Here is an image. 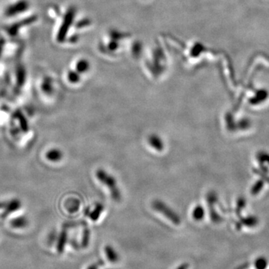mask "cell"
Returning a JSON list of instances; mask_svg holds the SVG:
<instances>
[{
	"label": "cell",
	"instance_id": "obj_7",
	"mask_svg": "<svg viewBox=\"0 0 269 269\" xmlns=\"http://www.w3.org/2000/svg\"><path fill=\"white\" fill-rule=\"evenodd\" d=\"M47 158L50 161L57 162L62 160V157H63V153H62L61 150H58V149H53V150L47 153Z\"/></svg>",
	"mask_w": 269,
	"mask_h": 269
},
{
	"label": "cell",
	"instance_id": "obj_11",
	"mask_svg": "<svg viewBox=\"0 0 269 269\" xmlns=\"http://www.w3.org/2000/svg\"><path fill=\"white\" fill-rule=\"evenodd\" d=\"M189 264L187 263H183L180 266H178L176 269H189Z\"/></svg>",
	"mask_w": 269,
	"mask_h": 269
},
{
	"label": "cell",
	"instance_id": "obj_5",
	"mask_svg": "<svg viewBox=\"0 0 269 269\" xmlns=\"http://www.w3.org/2000/svg\"><path fill=\"white\" fill-rule=\"evenodd\" d=\"M104 251H105L107 259L111 263H117L119 260V256H118V253L115 251V248H112L111 245L105 246Z\"/></svg>",
	"mask_w": 269,
	"mask_h": 269
},
{
	"label": "cell",
	"instance_id": "obj_12",
	"mask_svg": "<svg viewBox=\"0 0 269 269\" xmlns=\"http://www.w3.org/2000/svg\"><path fill=\"white\" fill-rule=\"evenodd\" d=\"M87 269H98V263H94V264L91 265V266L87 268Z\"/></svg>",
	"mask_w": 269,
	"mask_h": 269
},
{
	"label": "cell",
	"instance_id": "obj_8",
	"mask_svg": "<svg viewBox=\"0 0 269 269\" xmlns=\"http://www.w3.org/2000/svg\"><path fill=\"white\" fill-rule=\"evenodd\" d=\"M192 217L196 221L203 219V217H204V209L200 205L195 206L194 208L193 212H192Z\"/></svg>",
	"mask_w": 269,
	"mask_h": 269
},
{
	"label": "cell",
	"instance_id": "obj_6",
	"mask_svg": "<svg viewBox=\"0 0 269 269\" xmlns=\"http://www.w3.org/2000/svg\"><path fill=\"white\" fill-rule=\"evenodd\" d=\"M67 240V231L64 230L61 233L59 239H58L57 251L59 254H62L63 253L65 245H66Z\"/></svg>",
	"mask_w": 269,
	"mask_h": 269
},
{
	"label": "cell",
	"instance_id": "obj_1",
	"mask_svg": "<svg viewBox=\"0 0 269 269\" xmlns=\"http://www.w3.org/2000/svg\"><path fill=\"white\" fill-rule=\"evenodd\" d=\"M96 176L100 183L108 188L112 200L116 202L121 201L122 195L121 190L118 187L116 179L103 169H98L96 171Z\"/></svg>",
	"mask_w": 269,
	"mask_h": 269
},
{
	"label": "cell",
	"instance_id": "obj_2",
	"mask_svg": "<svg viewBox=\"0 0 269 269\" xmlns=\"http://www.w3.org/2000/svg\"><path fill=\"white\" fill-rule=\"evenodd\" d=\"M151 206L153 210L162 214L172 224H175V225H179L181 224L180 216L163 201H160V200H155L152 202Z\"/></svg>",
	"mask_w": 269,
	"mask_h": 269
},
{
	"label": "cell",
	"instance_id": "obj_10",
	"mask_svg": "<svg viewBox=\"0 0 269 269\" xmlns=\"http://www.w3.org/2000/svg\"><path fill=\"white\" fill-rule=\"evenodd\" d=\"M90 237H91V233H90L89 230L85 229L83 232V236H82V247L83 248H87L88 244H89Z\"/></svg>",
	"mask_w": 269,
	"mask_h": 269
},
{
	"label": "cell",
	"instance_id": "obj_4",
	"mask_svg": "<svg viewBox=\"0 0 269 269\" xmlns=\"http://www.w3.org/2000/svg\"><path fill=\"white\" fill-rule=\"evenodd\" d=\"M104 210V206L101 203H97L93 210H90V209H86L85 213L87 216L89 217L92 221H96L99 219L101 214Z\"/></svg>",
	"mask_w": 269,
	"mask_h": 269
},
{
	"label": "cell",
	"instance_id": "obj_3",
	"mask_svg": "<svg viewBox=\"0 0 269 269\" xmlns=\"http://www.w3.org/2000/svg\"><path fill=\"white\" fill-rule=\"evenodd\" d=\"M147 143L150 147H153L155 150L162 152L165 148V143L163 138L156 134H152L147 138Z\"/></svg>",
	"mask_w": 269,
	"mask_h": 269
},
{
	"label": "cell",
	"instance_id": "obj_9",
	"mask_svg": "<svg viewBox=\"0 0 269 269\" xmlns=\"http://www.w3.org/2000/svg\"><path fill=\"white\" fill-rule=\"evenodd\" d=\"M11 224L14 228H24L28 224V221L26 218H19L12 221Z\"/></svg>",
	"mask_w": 269,
	"mask_h": 269
}]
</instances>
